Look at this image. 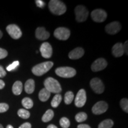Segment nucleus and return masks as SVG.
Masks as SVG:
<instances>
[{"label": "nucleus", "mask_w": 128, "mask_h": 128, "mask_svg": "<svg viewBox=\"0 0 128 128\" xmlns=\"http://www.w3.org/2000/svg\"><path fill=\"white\" fill-rule=\"evenodd\" d=\"M74 93L71 91L66 92L65 94V97H64V102L66 104H70L74 100Z\"/></svg>", "instance_id": "obj_25"}, {"label": "nucleus", "mask_w": 128, "mask_h": 128, "mask_svg": "<svg viewBox=\"0 0 128 128\" xmlns=\"http://www.w3.org/2000/svg\"><path fill=\"white\" fill-rule=\"evenodd\" d=\"M108 66V62L104 58H98L92 64V70L93 72H98L103 70Z\"/></svg>", "instance_id": "obj_12"}, {"label": "nucleus", "mask_w": 128, "mask_h": 128, "mask_svg": "<svg viewBox=\"0 0 128 128\" xmlns=\"http://www.w3.org/2000/svg\"><path fill=\"white\" fill-rule=\"evenodd\" d=\"M50 96V92L48 90H46L45 88L42 89L39 93V98L42 102H46L49 98Z\"/></svg>", "instance_id": "obj_20"}, {"label": "nucleus", "mask_w": 128, "mask_h": 128, "mask_svg": "<svg viewBox=\"0 0 128 128\" xmlns=\"http://www.w3.org/2000/svg\"><path fill=\"white\" fill-rule=\"evenodd\" d=\"M128 42L126 41L124 42V44H123V48H124V53H126V54H128Z\"/></svg>", "instance_id": "obj_36"}, {"label": "nucleus", "mask_w": 128, "mask_h": 128, "mask_svg": "<svg viewBox=\"0 0 128 128\" xmlns=\"http://www.w3.org/2000/svg\"><path fill=\"white\" fill-rule=\"evenodd\" d=\"M2 32L0 30V39L2 38Z\"/></svg>", "instance_id": "obj_40"}, {"label": "nucleus", "mask_w": 128, "mask_h": 128, "mask_svg": "<svg viewBox=\"0 0 128 128\" xmlns=\"http://www.w3.org/2000/svg\"><path fill=\"white\" fill-rule=\"evenodd\" d=\"M90 86L92 90L97 94H102L104 91V86L98 78H92L90 81Z\"/></svg>", "instance_id": "obj_7"}, {"label": "nucleus", "mask_w": 128, "mask_h": 128, "mask_svg": "<svg viewBox=\"0 0 128 128\" xmlns=\"http://www.w3.org/2000/svg\"><path fill=\"white\" fill-rule=\"evenodd\" d=\"M107 12L102 9H96L91 13V17L94 22L97 23H102L107 18Z\"/></svg>", "instance_id": "obj_6"}, {"label": "nucleus", "mask_w": 128, "mask_h": 128, "mask_svg": "<svg viewBox=\"0 0 128 128\" xmlns=\"http://www.w3.org/2000/svg\"><path fill=\"white\" fill-rule=\"evenodd\" d=\"M75 118H76V121L77 122H82L87 120V114L84 112H80V113H78V114H76Z\"/></svg>", "instance_id": "obj_27"}, {"label": "nucleus", "mask_w": 128, "mask_h": 128, "mask_svg": "<svg viewBox=\"0 0 128 128\" xmlns=\"http://www.w3.org/2000/svg\"><path fill=\"white\" fill-rule=\"evenodd\" d=\"M23 90V84L20 81H17L14 83L12 87V92L14 95L18 96L22 93Z\"/></svg>", "instance_id": "obj_19"}, {"label": "nucleus", "mask_w": 128, "mask_h": 128, "mask_svg": "<svg viewBox=\"0 0 128 128\" xmlns=\"http://www.w3.org/2000/svg\"><path fill=\"white\" fill-rule=\"evenodd\" d=\"M47 128H58L56 126L54 125V124H50V125L48 126Z\"/></svg>", "instance_id": "obj_39"}, {"label": "nucleus", "mask_w": 128, "mask_h": 128, "mask_svg": "<svg viewBox=\"0 0 128 128\" xmlns=\"http://www.w3.org/2000/svg\"><path fill=\"white\" fill-rule=\"evenodd\" d=\"M62 96L60 94H56L53 98L52 102H51V106L52 108H56L60 104L62 101Z\"/></svg>", "instance_id": "obj_22"}, {"label": "nucleus", "mask_w": 128, "mask_h": 128, "mask_svg": "<svg viewBox=\"0 0 128 128\" xmlns=\"http://www.w3.org/2000/svg\"><path fill=\"white\" fill-rule=\"evenodd\" d=\"M5 87V82L2 80H0V90L3 89Z\"/></svg>", "instance_id": "obj_38"}, {"label": "nucleus", "mask_w": 128, "mask_h": 128, "mask_svg": "<svg viewBox=\"0 0 128 128\" xmlns=\"http://www.w3.org/2000/svg\"><path fill=\"white\" fill-rule=\"evenodd\" d=\"M8 55V52L6 49L0 48V60H2L6 58Z\"/></svg>", "instance_id": "obj_32"}, {"label": "nucleus", "mask_w": 128, "mask_h": 128, "mask_svg": "<svg viewBox=\"0 0 128 128\" xmlns=\"http://www.w3.org/2000/svg\"><path fill=\"white\" fill-rule=\"evenodd\" d=\"M9 108V106L6 103H0V113H4Z\"/></svg>", "instance_id": "obj_31"}, {"label": "nucleus", "mask_w": 128, "mask_h": 128, "mask_svg": "<svg viewBox=\"0 0 128 128\" xmlns=\"http://www.w3.org/2000/svg\"><path fill=\"white\" fill-rule=\"evenodd\" d=\"M76 20L78 22H84L87 19L88 11L83 6H78L75 8Z\"/></svg>", "instance_id": "obj_5"}, {"label": "nucleus", "mask_w": 128, "mask_h": 128, "mask_svg": "<svg viewBox=\"0 0 128 128\" xmlns=\"http://www.w3.org/2000/svg\"><path fill=\"white\" fill-rule=\"evenodd\" d=\"M17 114H18V116L20 118L24 119H28V118H29L30 116V112L28 111L27 110L23 109V108H21V109L18 110V112H17Z\"/></svg>", "instance_id": "obj_26"}, {"label": "nucleus", "mask_w": 128, "mask_h": 128, "mask_svg": "<svg viewBox=\"0 0 128 128\" xmlns=\"http://www.w3.org/2000/svg\"><path fill=\"white\" fill-rule=\"evenodd\" d=\"M84 50L82 48H76L69 53L68 57L71 60H78L84 55Z\"/></svg>", "instance_id": "obj_16"}, {"label": "nucleus", "mask_w": 128, "mask_h": 128, "mask_svg": "<svg viewBox=\"0 0 128 128\" xmlns=\"http://www.w3.org/2000/svg\"><path fill=\"white\" fill-rule=\"evenodd\" d=\"M120 105L123 110L128 113V100L127 98H122L120 102Z\"/></svg>", "instance_id": "obj_29"}, {"label": "nucleus", "mask_w": 128, "mask_h": 128, "mask_svg": "<svg viewBox=\"0 0 128 128\" xmlns=\"http://www.w3.org/2000/svg\"><path fill=\"white\" fill-rule=\"evenodd\" d=\"M77 128H91V127L88 124H81L77 126Z\"/></svg>", "instance_id": "obj_37"}, {"label": "nucleus", "mask_w": 128, "mask_h": 128, "mask_svg": "<svg viewBox=\"0 0 128 128\" xmlns=\"http://www.w3.org/2000/svg\"><path fill=\"white\" fill-rule=\"evenodd\" d=\"M48 6L51 12L55 15H62L66 11V7L65 4L59 0H51L49 2Z\"/></svg>", "instance_id": "obj_1"}, {"label": "nucleus", "mask_w": 128, "mask_h": 128, "mask_svg": "<svg viewBox=\"0 0 128 128\" xmlns=\"http://www.w3.org/2000/svg\"><path fill=\"white\" fill-rule=\"evenodd\" d=\"M6 30L11 38L14 39H18L22 36V32L18 26L10 24L6 28Z\"/></svg>", "instance_id": "obj_8"}, {"label": "nucleus", "mask_w": 128, "mask_h": 128, "mask_svg": "<svg viewBox=\"0 0 128 128\" xmlns=\"http://www.w3.org/2000/svg\"><path fill=\"white\" fill-rule=\"evenodd\" d=\"M112 54L115 57H120L124 54L123 44L120 43H117L113 46L112 49Z\"/></svg>", "instance_id": "obj_17"}, {"label": "nucleus", "mask_w": 128, "mask_h": 128, "mask_svg": "<svg viewBox=\"0 0 128 128\" xmlns=\"http://www.w3.org/2000/svg\"><path fill=\"white\" fill-rule=\"evenodd\" d=\"M108 109V104L104 101H100L96 103L92 108V112L94 114H101L105 113Z\"/></svg>", "instance_id": "obj_11"}, {"label": "nucleus", "mask_w": 128, "mask_h": 128, "mask_svg": "<svg viewBox=\"0 0 128 128\" xmlns=\"http://www.w3.org/2000/svg\"><path fill=\"white\" fill-rule=\"evenodd\" d=\"M54 63L51 61H47L39 64L32 68V71L34 75L36 76H42L48 72Z\"/></svg>", "instance_id": "obj_2"}, {"label": "nucleus", "mask_w": 128, "mask_h": 128, "mask_svg": "<svg viewBox=\"0 0 128 128\" xmlns=\"http://www.w3.org/2000/svg\"><path fill=\"white\" fill-rule=\"evenodd\" d=\"M18 128H32V125L30 123L26 122L22 124Z\"/></svg>", "instance_id": "obj_35"}, {"label": "nucleus", "mask_w": 128, "mask_h": 128, "mask_svg": "<svg viewBox=\"0 0 128 128\" xmlns=\"http://www.w3.org/2000/svg\"><path fill=\"white\" fill-rule=\"evenodd\" d=\"M35 2H36V4L38 7L44 8V6H45V3L43 1H42V0H36Z\"/></svg>", "instance_id": "obj_33"}, {"label": "nucleus", "mask_w": 128, "mask_h": 128, "mask_svg": "<svg viewBox=\"0 0 128 128\" xmlns=\"http://www.w3.org/2000/svg\"><path fill=\"white\" fill-rule=\"evenodd\" d=\"M54 116V111L51 109L48 110L42 118V120L44 122H48L53 119Z\"/></svg>", "instance_id": "obj_21"}, {"label": "nucleus", "mask_w": 128, "mask_h": 128, "mask_svg": "<svg viewBox=\"0 0 128 128\" xmlns=\"http://www.w3.org/2000/svg\"><path fill=\"white\" fill-rule=\"evenodd\" d=\"M121 28V24L119 22H113L106 25L105 30L108 34H115L120 32Z\"/></svg>", "instance_id": "obj_14"}, {"label": "nucleus", "mask_w": 128, "mask_h": 128, "mask_svg": "<svg viewBox=\"0 0 128 128\" xmlns=\"http://www.w3.org/2000/svg\"><path fill=\"white\" fill-rule=\"evenodd\" d=\"M113 126V122L111 119H106L99 124L98 128H112Z\"/></svg>", "instance_id": "obj_24"}, {"label": "nucleus", "mask_w": 128, "mask_h": 128, "mask_svg": "<svg viewBox=\"0 0 128 128\" xmlns=\"http://www.w3.org/2000/svg\"><path fill=\"white\" fill-rule=\"evenodd\" d=\"M14 128L12 127V125H10V124H8V125H7V128Z\"/></svg>", "instance_id": "obj_41"}, {"label": "nucleus", "mask_w": 128, "mask_h": 128, "mask_svg": "<svg viewBox=\"0 0 128 128\" xmlns=\"http://www.w3.org/2000/svg\"><path fill=\"white\" fill-rule=\"evenodd\" d=\"M44 86L45 88L50 92L58 94L62 91L60 83L54 78L49 77L46 78L44 81Z\"/></svg>", "instance_id": "obj_3"}, {"label": "nucleus", "mask_w": 128, "mask_h": 128, "mask_svg": "<svg viewBox=\"0 0 128 128\" xmlns=\"http://www.w3.org/2000/svg\"><path fill=\"white\" fill-rule=\"evenodd\" d=\"M60 124L62 128H68L70 126V121L69 120L68 118L64 117L60 119Z\"/></svg>", "instance_id": "obj_28"}, {"label": "nucleus", "mask_w": 128, "mask_h": 128, "mask_svg": "<svg viewBox=\"0 0 128 128\" xmlns=\"http://www.w3.org/2000/svg\"><path fill=\"white\" fill-rule=\"evenodd\" d=\"M54 36L60 40H66L70 36V30L66 28H58L54 31Z\"/></svg>", "instance_id": "obj_9"}, {"label": "nucleus", "mask_w": 128, "mask_h": 128, "mask_svg": "<svg viewBox=\"0 0 128 128\" xmlns=\"http://www.w3.org/2000/svg\"><path fill=\"white\" fill-rule=\"evenodd\" d=\"M19 65V62L18 60H16L12 62V64L9 65L7 67V70L8 71H12V70H14V69H16Z\"/></svg>", "instance_id": "obj_30"}, {"label": "nucleus", "mask_w": 128, "mask_h": 128, "mask_svg": "<svg viewBox=\"0 0 128 128\" xmlns=\"http://www.w3.org/2000/svg\"><path fill=\"white\" fill-rule=\"evenodd\" d=\"M35 36L38 39L40 40H44L48 39L50 36V33L46 31L45 28L43 27H39L37 28L35 32Z\"/></svg>", "instance_id": "obj_15"}, {"label": "nucleus", "mask_w": 128, "mask_h": 128, "mask_svg": "<svg viewBox=\"0 0 128 128\" xmlns=\"http://www.w3.org/2000/svg\"><path fill=\"white\" fill-rule=\"evenodd\" d=\"M35 89V82L33 79H29L24 85V90L28 94H32Z\"/></svg>", "instance_id": "obj_18"}, {"label": "nucleus", "mask_w": 128, "mask_h": 128, "mask_svg": "<svg viewBox=\"0 0 128 128\" xmlns=\"http://www.w3.org/2000/svg\"><path fill=\"white\" fill-rule=\"evenodd\" d=\"M87 101L86 92L84 89H81L78 91L75 98V104L77 108H82L84 106Z\"/></svg>", "instance_id": "obj_10"}, {"label": "nucleus", "mask_w": 128, "mask_h": 128, "mask_svg": "<svg viewBox=\"0 0 128 128\" xmlns=\"http://www.w3.org/2000/svg\"><path fill=\"white\" fill-rule=\"evenodd\" d=\"M55 73L58 76L62 78H69L74 77L76 75V71L74 68L69 66L60 67L56 69Z\"/></svg>", "instance_id": "obj_4"}, {"label": "nucleus", "mask_w": 128, "mask_h": 128, "mask_svg": "<svg viewBox=\"0 0 128 128\" xmlns=\"http://www.w3.org/2000/svg\"><path fill=\"white\" fill-rule=\"evenodd\" d=\"M22 105L23 106L24 108H25L26 109H30L33 108V102L31 98L28 97H25L22 101Z\"/></svg>", "instance_id": "obj_23"}, {"label": "nucleus", "mask_w": 128, "mask_h": 128, "mask_svg": "<svg viewBox=\"0 0 128 128\" xmlns=\"http://www.w3.org/2000/svg\"><path fill=\"white\" fill-rule=\"evenodd\" d=\"M0 128H3L2 124H0Z\"/></svg>", "instance_id": "obj_42"}, {"label": "nucleus", "mask_w": 128, "mask_h": 128, "mask_svg": "<svg viewBox=\"0 0 128 128\" xmlns=\"http://www.w3.org/2000/svg\"><path fill=\"white\" fill-rule=\"evenodd\" d=\"M40 52L42 56L44 58H50L53 53L52 46L48 42L43 43L40 48Z\"/></svg>", "instance_id": "obj_13"}, {"label": "nucleus", "mask_w": 128, "mask_h": 128, "mask_svg": "<svg viewBox=\"0 0 128 128\" xmlns=\"http://www.w3.org/2000/svg\"><path fill=\"white\" fill-rule=\"evenodd\" d=\"M6 74H7V73H6V71H5L4 68L0 65V78L4 77L6 76Z\"/></svg>", "instance_id": "obj_34"}]
</instances>
